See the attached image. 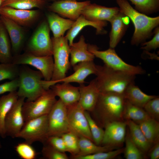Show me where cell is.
Here are the masks:
<instances>
[{"label": "cell", "instance_id": "cell-5", "mask_svg": "<svg viewBox=\"0 0 159 159\" xmlns=\"http://www.w3.org/2000/svg\"><path fill=\"white\" fill-rule=\"evenodd\" d=\"M54 69L51 80L47 81L50 87L66 77L71 66L69 60L70 46L66 37L52 38Z\"/></svg>", "mask_w": 159, "mask_h": 159}, {"label": "cell", "instance_id": "cell-41", "mask_svg": "<svg viewBox=\"0 0 159 159\" xmlns=\"http://www.w3.org/2000/svg\"><path fill=\"white\" fill-rule=\"evenodd\" d=\"M143 109L152 118L159 121V98L158 96L148 101Z\"/></svg>", "mask_w": 159, "mask_h": 159}, {"label": "cell", "instance_id": "cell-11", "mask_svg": "<svg viewBox=\"0 0 159 159\" xmlns=\"http://www.w3.org/2000/svg\"><path fill=\"white\" fill-rule=\"evenodd\" d=\"M12 63L19 65L32 66L40 72L44 80L48 81L51 80L54 64L52 56H38L25 52L13 56Z\"/></svg>", "mask_w": 159, "mask_h": 159}, {"label": "cell", "instance_id": "cell-32", "mask_svg": "<svg viewBox=\"0 0 159 159\" xmlns=\"http://www.w3.org/2000/svg\"><path fill=\"white\" fill-rule=\"evenodd\" d=\"M150 117L143 108L134 105L126 100L124 114L125 120H131L139 124Z\"/></svg>", "mask_w": 159, "mask_h": 159}, {"label": "cell", "instance_id": "cell-16", "mask_svg": "<svg viewBox=\"0 0 159 159\" xmlns=\"http://www.w3.org/2000/svg\"><path fill=\"white\" fill-rule=\"evenodd\" d=\"M39 11L34 10H22L8 6L0 7V15L9 18L23 26H29L39 17Z\"/></svg>", "mask_w": 159, "mask_h": 159}, {"label": "cell", "instance_id": "cell-13", "mask_svg": "<svg viewBox=\"0 0 159 159\" xmlns=\"http://www.w3.org/2000/svg\"><path fill=\"white\" fill-rule=\"evenodd\" d=\"M25 99L24 97H19L6 115L4 122L6 136L16 138L25 123L22 107Z\"/></svg>", "mask_w": 159, "mask_h": 159}, {"label": "cell", "instance_id": "cell-40", "mask_svg": "<svg viewBox=\"0 0 159 159\" xmlns=\"http://www.w3.org/2000/svg\"><path fill=\"white\" fill-rule=\"evenodd\" d=\"M26 142L19 143L15 147V150L19 156L23 159H34L37 155L34 149Z\"/></svg>", "mask_w": 159, "mask_h": 159}, {"label": "cell", "instance_id": "cell-35", "mask_svg": "<svg viewBox=\"0 0 159 159\" xmlns=\"http://www.w3.org/2000/svg\"><path fill=\"white\" fill-rule=\"evenodd\" d=\"M125 146L123 153L126 159H143L145 158L144 153L138 147L131 139L129 132L125 136Z\"/></svg>", "mask_w": 159, "mask_h": 159}, {"label": "cell", "instance_id": "cell-9", "mask_svg": "<svg viewBox=\"0 0 159 159\" xmlns=\"http://www.w3.org/2000/svg\"><path fill=\"white\" fill-rule=\"evenodd\" d=\"M47 116V138L61 136L64 133L73 132L68 122L67 107L59 99L57 100Z\"/></svg>", "mask_w": 159, "mask_h": 159}, {"label": "cell", "instance_id": "cell-10", "mask_svg": "<svg viewBox=\"0 0 159 159\" xmlns=\"http://www.w3.org/2000/svg\"><path fill=\"white\" fill-rule=\"evenodd\" d=\"M48 115L25 122L16 138H23L32 144L36 141L44 143L47 138Z\"/></svg>", "mask_w": 159, "mask_h": 159}, {"label": "cell", "instance_id": "cell-33", "mask_svg": "<svg viewBox=\"0 0 159 159\" xmlns=\"http://www.w3.org/2000/svg\"><path fill=\"white\" fill-rule=\"evenodd\" d=\"M44 4L43 0H5L1 6H8L22 10H32L34 8L41 9Z\"/></svg>", "mask_w": 159, "mask_h": 159}, {"label": "cell", "instance_id": "cell-4", "mask_svg": "<svg viewBox=\"0 0 159 159\" xmlns=\"http://www.w3.org/2000/svg\"><path fill=\"white\" fill-rule=\"evenodd\" d=\"M18 78V95L26 98V101L34 100L47 90L40 72L32 69L26 65H19Z\"/></svg>", "mask_w": 159, "mask_h": 159}, {"label": "cell", "instance_id": "cell-15", "mask_svg": "<svg viewBox=\"0 0 159 159\" xmlns=\"http://www.w3.org/2000/svg\"><path fill=\"white\" fill-rule=\"evenodd\" d=\"M90 3V1L78 2L77 1H55L48 6L51 11L75 21L81 14L83 9Z\"/></svg>", "mask_w": 159, "mask_h": 159}, {"label": "cell", "instance_id": "cell-51", "mask_svg": "<svg viewBox=\"0 0 159 159\" xmlns=\"http://www.w3.org/2000/svg\"></svg>", "mask_w": 159, "mask_h": 159}, {"label": "cell", "instance_id": "cell-24", "mask_svg": "<svg viewBox=\"0 0 159 159\" xmlns=\"http://www.w3.org/2000/svg\"><path fill=\"white\" fill-rule=\"evenodd\" d=\"M125 16L119 11L109 21L111 25L110 34V48L115 49L124 35L128 24L124 21Z\"/></svg>", "mask_w": 159, "mask_h": 159}, {"label": "cell", "instance_id": "cell-14", "mask_svg": "<svg viewBox=\"0 0 159 159\" xmlns=\"http://www.w3.org/2000/svg\"><path fill=\"white\" fill-rule=\"evenodd\" d=\"M125 121H115L107 124L105 127L101 145L102 146L120 147L125 142L126 136Z\"/></svg>", "mask_w": 159, "mask_h": 159}, {"label": "cell", "instance_id": "cell-42", "mask_svg": "<svg viewBox=\"0 0 159 159\" xmlns=\"http://www.w3.org/2000/svg\"><path fill=\"white\" fill-rule=\"evenodd\" d=\"M43 156L47 159H68L65 153L60 152L50 146L44 144L42 150Z\"/></svg>", "mask_w": 159, "mask_h": 159}, {"label": "cell", "instance_id": "cell-26", "mask_svg": "<svg viewBox=\"0 0 159 159\" xmlns=\"http://www.w3.org/2000/svg\"><path fill=\"white\" fill-rule=\"evenodd\" d=\"M125 121L128 127L130 137L133 142L144 154L148 152L153 145L147 140L139 125L131 120Z\"/></svg>", "mask_w": 159, "mask_h": 159}, {"label": "cell", "instance_id": "cell-37", "mask_svg": "<svg viewBox=\"0 0 159 159\" xmlns=\"http://www.w3.org/2000/svg\"><path fill=\"white\" fill-rule=\"evenodd\" d=\"M19 65L12 63L0 64V81L8 79L10 80L18 78Z\"/></svg>", "mask_w": 159, "mask_h": 159}, {"label": "cell", "instance_id": "cell-8", "mask_svg": "<svg viewBox=\"0 0 159 159\" xmlns=\"http://www.w3.org/2000/svg\"><path fill=\"white\" fill-rule=\"evenodd\" d=\"M56 97L50 88L34 100L24 102L22 112L25 122L48 115L57 100Z\"/></svg>", "mask_w": 159, "mask_h": 159}, {"label": "cell", "instance_id": "cell-30", "mask_svg": "<svg viewBox=\"0 0 159 159\" xmlns=\"http://www.w3.org/2000/svg\"><path fill=\"white\" fill-rule=\"evenodd\" d=\"M79 152L77 155L75 156H83L113 150L116 148L113 147L97 145L89 139L83 136L79 137Z\"/></svg>", "mask_w": 159, "mask_h": 159}, {"label": "cell", "instance_id": "cell-36", "mask_svg": "<svg viewBox=\"0 0 159 159\" xmlns=\"http://www.w3.org/2000/svg\"><path fill=\"white\" fill-rule=\"evenodd\" d=\"M64 142L67 152L69 153L71 156L77 155L79 152V138L74 133L69 132L62 135L61 136Z\"/></svg>", "mask_w": 159, "mask_h": 159}, {"label": "cell", "instance_id": "cell-18", "mask_svg": "<svg viewBox=\"0 0 159 159\" xmlns=\"http://www.w3.org/2000/svg\"><path fill=\"white\" fill-rule=\"evenodd\" d=\"M80 97L78 102L85 110L92 112L94 110L100 92L95 79L88 85L80 84Z\"/></svg>", "mask_w": 159, "mask_h": 159}, {"label": "cell", "instance_id": "cell-6", "mask_svg": "<svg viewBox=\"0 0 159 159\" xmlns=\"http://www.w3.org/2000/svg\"><path fill=\"white\" fill-rule=\"evenodd\" d=\"M88 49L95 57L101 59L105 65L114 69L135 75L145 73L141 67L125 62L117 54L114 49L110 48L105 50L100 51L96 45L88 44Z\"/></svg>", "mask_w": 159, "mask_h": 159}, {"label": "cell", "instance_id": "cell-45", "mask_svg": "<svg viewBox=\"0 0 159 159\" xmlns=\"http://www.w3.org/2000/svg\"><path fill=\"white\" fill-rule=\"evenodd\" d=\"M19 85L18 78L0 85V95L6 92L17 91Z\"/></svg>", "mask_w": 159, "mask_h": 159}, {"label": "cell", "instance_id": "cell-17", "mask_svg": "<svg viewBox=\"0 0 159 159\" xmlns=\"http://www.w3.org/2000/svg\"><path fill=\"white\" fill-rule=\"evenodd\" d=\"M0 20L8 33L14 56L19 54L23 47L25 39L24 33L22 26L2 16H0Z\"/></svg>", "mask_w": 159, "mask_h": 159}, {"label": "cell", "instance_id": "cell-7", "mask_svg": "<svg viewBox=\"0 0 159 159\" xmlns=\"http://www.w3.org/2000/svg\"><path fill=\"white\" fill-rule=\"evenodd\" d=\"M47 22L39 24L27 44L25 52L38 56H52L53 47Z\"/></svg>", "mask_w": 159, "mask_h": 159}, {"label": "cell", "instance_id": "cell-49", "mask_svg": "<svg viewBox=\"0 0 159 159\" xmlns=\"http://www.w3.org/2000/svg\"><path fill=\"white\" fill-rule=\"evenodd\" d=\"M1 143L0 141V148H1Z\"/></svg>", "mask_w": 159, "mask_h": 159}, {"label": "cell", "instance_id": "cell-22", "mask_svg": "<svg viewBox=\"0 0 159 159\" xmlns=\"http://www.w3.org/2000/svg\"><path fill=\"white\" fill-rule=\"evenodd\" d=\"M52 90L56 96L67 107L78 102L80 97L79 87H76L70 83L63 82L61 84L56 83L51 86Z\"/></svg>", "mask_w": 159, "mask_h": 159}, {"label": "cell", "instance_id": "cell-44", "mask_svg": "<svg viewBox=\"0 0 159 159\" xmlns=\"http://www.w3.org/2000/svg\"><path fill=\"white\" fill-rule=\"evenodd\" d=\"M154 34L153 39L150 40L145 42L141 44V48L144 51H149L155 49L159 47V27L157 26L154 31Z\"/></svg>", "mask_w": 159, "mask_h": 159}, {"label": "cell", "instance_id": "cell-2", "mask_svg": "<svg viewBox=\"0 0 159 159\" xmlns=\"http://www.w3.org/2000/svg\"><path fill=\"white\" fill-rule=\"evenodd\" d=\"M120 11L132 22L135 30L131 40L132 45L138 46L145 42L152 35L153 30L159 24V16L152 17L133 8L127 0H116Z\"/></svg>", "mask_w": 159, "mask_h": 159}, {"label": "cell", "instance_id": "cell-25", "mask_svg": "<svg viewBox=\"0 0 159 159\" xmlns=\"http://www.w3.org/2000/svg\"><path fill=\"white\" fill-rule=\"evenodd\" d=\"M47 22L53 37L58 38L64 36L65 32L70 29L74 21L61 17L52 12L47 15Z\"/></svg>", "mask_w": 159, "mask_h": 159}, {"label": "cell", "instance_id": "cell-28", "mask_svg": "<svg viewBox=\"0 0 159 159\" xmlns=\"http://www.w3.org/2000/svg\"><path fill=\"white\" fill-rule=\"evenodd\" d=\"M17 91L0 97V135L6 137L4 122L6 116L19 98Z\"/></svg>", "mask_w": 159, "mask_h": 159}, {"label": "cell", "instance_id": "cell-23", "mask_svg": "<svg viewBox=\"0 0 159 159\" xmlns=\"http://www.w3.org/2000/svg\"><path fill=\"white\" fill-rule=\"evenodd\" d=\"M88 45L84 37L82 35L78 42H73L70 46L71 66L73 67L80 62L93 61L95 56L88 50Z\"/></svg>", "mask_w": 159, "mask_h": 159}, {"label": "cell", "instance_id": "cell-29", "mask_svg": "<svg viewBox=\"0 0 159 159\" xmlns=\"http://www.w3.org/2000/svg\"><path fill=\"white\" fill-rule=\"evenodd\" d=\"M9 37L0 20V63H12L13 56Z\"/></svg>", "mask_w": 159, "mask_h": 159}, {"label": "cell", "instance_id": "cell-27", "mask_svg": "<svg viewBox=\"0 0 159 159\" xmlns=\"http://www.w3.org/2000/svg\"><path fill=\"white\" fill-rule=\"evenodd\" d=\"M124 95L125 99L132 104L143 108L150 100L158 96L148 95L142 91L135 83L130 85L126 89Z\"/></svg>", "mask_w": 159, "mask_h": 159}, {"label": "cell", "instance_id": "cell-47", "mask_svg": "<svg viewBox=\"0 0 159 159\" xmlns=\"http://www.w3.org/2000/svg\"><path fill=\"white\" fill-rule=\"evenodd\" d=\"M5 0H0V7H1V5L2 3V2L4 1Z\"/></svg>", "mask_w": 159, "mask_h": 159}, {"label": "cell", "instance_id": "cell-38", "mask_svg": "<svg viewBox=\"0 0 159 159\" xmlns=\"http://www.w3.org/2000/svg\"><path fill=\"white\" fill-rule=\"evenodd\" d=\"M85 114L93 142L97 145H101L104 130L97 124L88 111H85Z\"/></svg>", "mask_w": 159, "mask_h": 159}, {"label": "cell", "instance_id": "cell-20", "mask_svg": "<svg viewBox=\"0 0 159 159\" xmlns=\"http://www.w3.org/2000/svg\"><path fill=\"white\" fill-rule=\"evenodd\" d=\"M106 21H93L86 19L81 14L75 21L70 29L67 33L65 37L67 38L70 46L73 43L74 39L80 32L85 27L90 26L96 29V34H104L106 33L107 31L104 27L107 26Z\"/></svg>", "mask_w": 159, "mask_h": 159}, {"label": "cell", "instance_id": "cell-43", "mask_svg": "<svg viewBox=\"0 0 159 159\" xmlns=\"http://www.w3.org/2000/svg\"><path fill=\"white\" fill-rule=\"evenodd\" d=\"M62 152H67L64 140L61 136H51L48 137L43 143Z\"/></svg>", "mask_w": 159, "mask_h": 159}, {"label": "cell", "instance_id": "cell-46", "mask_svg": "<svg viewBox=\"0 0 159 159\" xmlns=\"http://www.w3.org/2000/svg\"><path fill=\"white\" fill-rule=\"evenodd\" d=\"M159 141H157L154 144L150 152L149 156L151 159H158L159 158Z\"/></svg>", "mask_w": 159, "mask_h": 159}, {"label": "cell", "instance_id": "cell-3", "mask_svg": "<svg viewBox=\"0 0 159 159\" xmlns=\"http://www.w3.org/2000/svg\"><path fill=\"white\" fill-rule=\"evenodd\" d=\"M96 67L95 79L100 93L124 95L127 87L135 83V75L114 69L105 64Z\"/></svg>", "mask_w": 159, "mask_h": 159}, {"label": "cell", "instance_id": "cell-31", "mask_svg": "<svg viewBox=\"0 0 159 159\" xmlns=\"http://www.w3.org/2000/svg\"><path fill=\"white\" fill-rule=\"evenodd\" d=\"M148 141L154 144L159 140V122L150 117L138 124Z\"/></svg>", "mask_w": 159, "mask_h": 159}, {"label": "cell", "instance_id": "cell-48", "mask_svg": "<svg viewBox=\"0 0 159 159\" xmlns=\"http://www.w3.org/2000/svg\"><path fill=\"white\" fill-rule=\"evenodd\" d=\"M63 0H71V1H77V0H56V1H63Z\"/></svg>", "mask_w": 159, "mask_h": 159}, {"label": "cell", "instance_id": "cell-1", "mask_svg": "<svg viewBox=\"0 0 159 159\" xmlns=\"http://www.w3.org/2000/svg\"><path fill=\"white\" fill-rule=\"evenodd\" d=\"M126 102L124 95L100 92L92 112L93 119L102 128L113 121H125L124 114Z\"/></svg>", "mask_w": 159, "mask_h": 159}, {"label": "cell", "instance_id": "cell-50", "mask_svg": "<svg viewBox=\"0 0 159 159\" xmlns=\"http://www.w3.org/2000/svg\"><path fill=\"white\" fill-rule=\"evenodd\" d=\"M45 86H46V85H45ZM46 88H47V87H46Z\"/></svg>", "mask_w": 159, "mask_h": 159}, {"label": "cell", "instance_id": "cell-39", "mask_svg": "<svg viewBox=\"0 0 159 159\" xmlns=\"http://www.w3.org/2000/svg\"><path fill=\"white\" fill-rule=\"evenodd\" d=\"M124 148L89 155L71 157L73 159H111L123 153Z\"/></svg>", "mask_w": 159, "mask_h": 159}, {"label": "cell", "instance_id": "cell-12", "mask_svg": "<svg viewBox=\"0 0 159 159\" xmlns=\"http://www.w3.org/2000/svg\"><path fill=\"white\" fill-rule=\"evenodd\" d=\"M67 107L68 122L72 132L79 137H84L94 142L85 110L78 102Z\"/></svg>", "mask_w": 159, "mask_h": 159}, {"label": "cell", "instance_id": "cell-21", "mask_svg": "<svg viewBox=\"0 0 159 159\" xmlns=\"http://www.w3.org/2000/svg\"><path fill=\"white\" fill-rule=\"evenodd\" d=\"M74 72L59 81L60 82L70 83L76 82L80 84H84L85 79L91 74L96 73V65L93 61L79 62L73 67Z\"/></svg>", "mask_w": 159, "mask_h": 159}, {"label": "cell", "instance_id": "cell-34", "mask_svg": "<svg viewBox=\"0 0 159 159\" xmlns=\"http://www.w3.org/2000/svg\"><path fill=\"white\" fill-rule=\"evenodd\" d=\"M135 6V9L145 15L157 12L159 9V0H128Z\"/></svg>", "mask_w": 159, "mask_h": 159}, {"label": "cell", "instance_id": "cell-19", "mask_svg": "<svg viewBox=\"0 0 159 159\" xmlns=\"http://www.w3.org/2000/svg\"><path fill=\"white\" fill-rule=\"evenodd\" d=\"M119 11V7H108L90 3L83 9L81 14L86 19L92 21H109Z\"/></svg>", "mask_w": 159, "mask_h": 159}]
</instances>
